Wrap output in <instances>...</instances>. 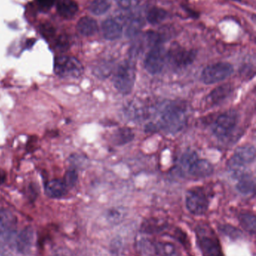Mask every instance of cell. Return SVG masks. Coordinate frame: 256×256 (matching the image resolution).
Segmentation results:
<instances>
[{
    "label": "cell",
    "mask_w": 256,
    "mask_h": 256,
    "mask_svg": "<svg viewBox=\"0 0 256 256\" xmlns=\"http://www.w3.org/2000/svg\"><path fill=\"white\" fill-rule=\"evenodd\" d=\"M186 122L187 114L184 106L171 103L160 110L156 123L147 124L146 128L148 131L162 130L167 134H176L184 128Z\"/></svg>",
    "instance_id": "cell-1"
},
{
    "label": "cell",
    "mask_w": 256,
    "mask_h": 256,
    "mask_svg": "<svg viewBox=\"0 0 256 256\" xmlns=\"http://www.w3.org/2000/svg\"><path fill=\"white\" fill-rule=\"evenodd\" d=\"M136 80V70L132 62H126L120 64L114 74L113 84L117 92L123 96L132 92Z\"/></svg>",
    "instance_id": "cell-2"
},
{
    "label": "cell",
    "mask_w": 256,
    "mask_h": 256,
    "mask_svg": "<svg viewBox=\"0 0 256 256\" xmlns=\"http://www.w3.org/2000/svg\"><path fill=\"white\" fill-rule=\"evenodd\" d=\"M54 72L60 78H78L84 74V67L78 58L62 56L54 61Z\"/></svg>",
    "instance_id": "cell-3"
},
{
    "label": "cell",
    "mask_w": 256,
    "mask_h": 256,
    "mask_svg": "<svg viewBox=\"0 0 256 256\" xmlns=\"http://www.w3.org/2000/svg\"><path fill=\"white\" fill-rule=\"evenodd\" d=\"M233 72L234 68L230 63H214L209 64L203 70L201 80L205 85H212L229 78Z\"/></svg>",
    "instance_id": "cell-4"
},
{
    "label": "cell",
    "mask_w": 256,
    "mask_h": 256,
    "mask_svg": "<svg viewBox=\"0 0 256 256\" xmlns=\"http://www.w3.org/2000/svg\"><path fill=\"white\" fill-rule=\"evenodd\" d=\"M238 123V114L236 111L229 110L221 114L212 127L213 134L218 138H225L231 134Z\"/></svg>",
    "instance_id": "cell-5"
},
{
    "label": "cell",
    "mask_w": 256,
    "mask_h": 256,
    "mask_svg": "<svg viewBox=\"0 0 256 256\" xmlns=\"http://www.w3.org/2000/svg\"><path fill=\"white\" fill-rule=\"evenodd\" d=\"M209 202L206 194L201 189L188 191L186 196V206L192 214H204L208 209Z\"/></svg>",
    "instance_id": "cell-6"
},
{
    "label": "cell",
    "mask_w": 256,
    "mask_h": 256,
    "mask_svg": "<svg viewBox=\"0 0 256 256\" xmlns=\"http://www.w3.org/2000/svg\"><path fill=\"white\" fill-rule=\"evenodd\" d=\"M166 54L162 46H153L144 60V68L150 74H158L163 70L166 61Z\"/></svg>",
    "instance_id": "cell-7"
},
{
    "label": "cell",
    "mask_w": 256,
    "mask_h": 256,
    "mask_svg": "<svg viewBox=\"0 0 256 256\" xmlns=\"http://www.w3.org/2000/svg\"><path fill=\"white\" fill-rule=\"evenodd\" d=\"M168 61L177 68H183L193 62L196 57V52L194 50L185 49L179 45L171 46L166 55Z\"/></svg>",
    "instance_id": "cell-8"
},
{
    "label": "cell",
    "mask_w": 256,
    "mask_h": 256,
    "mask_svg": "<svg viewBox=\"0 0 256 256\" xmlns=\"http://www.w3.org/2000/svg\"><path fill=\"white\" fill-rule=\"evenodd\" d=\"M233 90V86L230 84H222L216 87L206 98L204 103L206 108H211L220 104L232 94Z\"/></svg>",
    "instance_id": "cell-9"
},
{
    "label": "cell",
    "mask_w": 256,
    "mask_h": 256,
    "mask_svg": "<svg viewBox=\"0 0 256 256\" xmlns=\"http://www.w3.org/2000/svg\"><path fill=\"white\" fill-rule=\"evenodd\" d=\"M214 171L213 166L205 159H197L188 170L187 172L195 178H205L210 177Z\"/></svg>",
    "instance_id": "cell-10"
},
{
    "label": "cell",
    "mask_w": 256,
    "mask_h": 256,
    "mask_svg": "<svg viewBox=\"0 0 256 256\" xmlns=\"http://www.w3.org/2000/svg\"><path fill=\"white\" fill-rule=\"evenodd\" d=\"M16 219L7 210H0V242L9 238L15 232Z\"/></svg>",
    "instance_id": "cell-11"
},
{
    "label": "cell",
    "mask_w": 256,
    "mask_h": 256,
    "mask_svg": "<svg viewBox=\"0 0 256 256\" xmlns=\"http://www.w3.org/2000/svg\"><path fill=\"white\" fill-rule=\"evenodd\" d=\"M102 31L105 39L114 40L121 38L123 28L118 21L113 18H108L102 22Z\"/></svg>",
    "instance_id": "cell-12"
},
{
    "label": "cell",
    "mask_w": 256,
    "mask_h": 256,
    "mask_svg": "<svg viewBox=\"0 0 256 256\" xmlns=\"http://www.w3.org/2000/svg\"><path fill=\"white\" fill-rule=\"evenodd\" d=\"M68 188L63 180H51L45 184V190L47 196L50 198H59L66 195Z\"/></svg>",
    "instance_id": "cell-13"
},
{
    "label": "cell",
    "mask_w": 256,
    "mask_h": 256,
    "mask_svg": "<svg viewBox=\"0 0 256 256\" xmlns=\"http://www.w3.org/2000/svg\"><path fill=\"white\" fill-rule=\"evenodd\" d=\"M59 14L66 19H71L78 12V4L75 0H60L57 4Z\"/></svg>",
    "instance_id": "cell-14"
},
{
    "label": "cell",
    "mask_w": 256,
    "mask_h": 256,
    "mask_svg": "<svg viewBox=\"0 0 256 256\" xmlns=\"http://www.w3.org/2000/svg\"><path fill=\"white\" fill-rule=\"evenodd\" d=\"M77 30L84 36H92L99 30L96 20L90 16H83L78 21Z\"/></svg>",
    "instance_id": "cell-15"
},
{
    "label": "cell",
    "mask_w": 256,
    "mask_h": 256,
    "mask_svg": "<svg viewBox=\"0 0 256 256\" xmlns=\"http://www.w3.org/2000/svg\"><path fill=\"white\" fill-rule=\"evenodd\" d=\"M135 134L131 128H121L115 130L112 135V142L116 146H121L132 142Z\"/></svg>",
    "instance_id": "cell-16"
},
{
    "label": "cell",
    "mask_w": 256,
    "mask_h": 256,
    "mask_svg": "<svg viewBox=\"0 0 256 256\" xmlns=\"http://www.w3.org/2000/svg\"><path fill=\"white\" fill-rule=\"evenodd\" d=\"M238 182L236 185L238 192L243 195L252 194L255 191V184L253 178L249 173L246 172L238 178Z\"/></svg>",
    "instance_id": "cell-17"
},
{
    "label": "cell",
    "mask_w": 256,
    "mask_h": 256,
    "mask_svg": "<svg viewBox=\"0 0 256 256\" xmlns=\"http://www.w3.org/2000/svg\"><path fill=\"white\" fill-rule=\"evenodd\" d=\"M201 246L205 256H222L220 246L214 239L204 237L201 239Z\"/></svg>",
    "instance_id": "cell-18"
},
{
    "label": "cell",
    "mask_w": 256,
    "mask_h": 256,
    "mask_svg": "<svg viewBox=\"0 0 256 256\" xmlns=\"http://www.w3.org/2000/svg\"><path fill=\"white\" fill-rule=\"evenodd\" d=\"M167 18L166 10L160 8H153L147 12V20L152 25H157L163 22Z\"/></svg>",
    "instance_id": "cell-19"
},
{
    "label": "cell",
    "mask_w": 256,
    "mask_h": 256,
    "mask_svg": "<svg viewBox=\"0 0 256 256\" xmlns=\"http://www.w3.org/2000/svg\"><path fill=\"white\" fill-rule=\"evenodd\" d=\"M111 8V2L109 0H93L89 6V10L93 14H104L107 13Z\"/></svg>",
    "instance_id": "cell-20"
},
{
    "label": "cell",
    "mask_w": 256,
    "mask_h": 256,
    "mask_svg": "<svg viewBox=\"0 0 256 256\" xmlns=\"http://www.w3.org/2000/svg\"><path fill=\"white\" fill-rule=\"evenodd\" d=\"M156 250L160 256H179L178 251L176 246L168 242L157 244Z\"/></svg>",
    "instance_id": "cell-21"
},
{
    "label": "cell",
    "mask_w": 256,
    "mask_h": 256,
    "mask_svg": "<svg viewBox=\"0 0 256 256\" xmlns=\"http://www.w3.org/2000/svg\"><path fill=\"white\" fill-rule=\"evenodd\" d=\"M240 222L246 231L254 234L256 230V219L255 215L251 214H243L240 215Z\"/></svg>",
    "instance_id": "cell-22"
},
{
    "label": "cell",
    "mask_w": 256,
    "mask_h": 256,
    "mask_svg": "<svg viewBox=\"0 0 256 256\" xmlns=\"http://www.w3.org/2000/svg\"><path fill=\"white\" fill-rule=\"evenodd\" d=\"M198 155L195 152H187L183 154L180 158V170L183 172H188L190 166L198 159Z\"/></svg>",
    "instance_id": "cell-23"
},
{
    "label": "cell",
    "mask_w": 256,
    "mask_h": 256,
    "mask_svg": "<svg viewBox=\"0 0 256 256\" xmlns=\"http://www.w3.org/2000/svg\"><path fill=\"white\" fill-rule=\"evenodd\" d=\"M125 216H126V210L123 208H111L107 214L108 220L114 224H120L124 220Z\"/></svg>",
    "instance_id": "cell-24"
},
{
    "label": "cell",
    "mask_w": 256,
    "mask_h": 256,
    "mask_svg": "<svg viewBox=\"0 0 256 256\" xmlns=\"http://www.w3.org/2000/svg\"><path fill=\"white\" fill-rule=\"evenodd\" d=\"M143 26V22L140 18H134L130 21L126 30V34L129 37H133L139 32Z\"/></svg>",
    "instance_id": "cell-25"
},
{
    "label": "cell",
    "mask_w": 256,
    "mask_h": 256,
    "mask_svg": "<svg viewBox=\"0 0 256 256\" xmlns=\"http://www.w3.org/2000/svg\"><path fill=\"white\" fill-rule=\"evenodd\" d=\"M78 174L76 170H70L66 172L63 180L68 188H71L75 186V184L78 182Z\"/></svg>",
    "instance_id": "cell-26"
},
{
    "label": "cell",
    "mask_w": 256,
    "mask_h": 256,
    "mask_svg": "<svg viewBox=\"0 0 256 256\" xmlns=\"http://www.w3.org/2000/svg\"><path fill=\"white\" fill-rule=\"evenodd\" d=\"M111 69L108 64H100L96 66L93 70V73L99 78H108L111 74Z\"/></svg>",
    "instance_id": "cell-27"
},
{
    "label": "cell",
    "mask_w": 256,
    "mask_h": 256,
    "mask_svg": "<svg viewBox=\"0 0 256 256\" xmlns=\"http://www.w3.org/2000/svg\"><path fill=\"white\" fill-rule=\"evenodd\" d=\"M117 6L123 10L135 8L139 4L140 0H116Z\"/></svg>",
    "instance_id": "cell-28"
},
{
    "label": "cell",
    "mask_w": 256,
    "mask_h": 256,
    "mask_svg": "<svg viewBox=\"0 0 256 256\" xmlns=\"http://www.w3.org/2000/svg\"><path fill=\"white\" fill-rule=\"evenodd\" d=\"M56 44H57V48L61 50H67L69 46V42L67 36H65V34L59 36L58 38L57 39V42H56Z\"/></svg>",
    "instance_id": "cell-29"
},
{
    "label": "cell",
    "mask_w": 256,
    "mask_h": 256,
    "mask_svg": "<svg viewBox=\"0 0 256 256\" xmlns=\"http://www.w3.org/2000/svg\"><path fill=\"white\" fill-rule=\"evenodd\" d=\"M41 8L43 10H48L54 6L55 0H36Z\"/></svg>",
    "instance_id": "cell-30"
},
{
    "label": "cell",
    "mask_w": 256,
    "mask_h": 256,
    "mask_svg": "<svg viewBox=\"0 0 256 256\" xmlns=\"http://www.w3.org/2000/svg\"><path fill=\"white\" fill-rule=\"evenodd\" d=\"M42 30L43 31L44 34H46L47 36H49V37L54 34V28H52L50 25L44 26H42Z\"/></svg>",
    "instance_id": "cell-31"
},
{
    "label": "cell",
    "mask_w": 256,
    "mask_h": 256,
    "mask_svg": "<svg viewBox=\"0 0 256 256\" xmlns=\"http://www.w3.org/2000/svg\"><path fill=\"white\" fill-rule=\"evenodd\" d=\"M6 174L4 171L0 170V185L3 184L6 180Z\"/></svg>",
    "instance_id": "cell-32"
}]
</instances>
